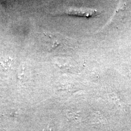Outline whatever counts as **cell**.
Listing matches in <instances>:
<instances>
[{
	"mask_svg": "<svg viewBox=\"0 0 131 131\" xmlns=\"http://www.w3.org/2000/svg\"><path fill=\"white\" fill-rule=\"evenodd\" d=\"M62 12L63 14L68 15L89 18L99 16L102 12L93 8L70 7L66 8Z\"/></svg>",
	"mask_w": 131,
	"mask_h": 131,
	"instance_id": "obj_1",
	"label": "cell"
},
{
	"mask_svg": "<svg viewBox=\"0 0 131 131\" xmlns=\"http://www.w3.org/2000/svg\"><path fill=\"white\" fill-rule=\"evenodd\" d=\"M0 64L5 71L10 70L13 68L14 65V59L10 57L3 58L0 61Z\"/></svg>",
	"mask_w": 131,
	"mask_h": 131,
	"instance_id": "obj_2",
	"label": "cell"
},
{
	"mask_svg": "<svg viewBox=\"0 0 131 131\" xmlns=\"http://www.w3.org/2000/svg\"><path fill=\"white\" fill-rule=\"evenodd\" d=\"M66 116L69 120L73 122H77L80 121L81 118L79 112L72 110L68 111L66 113Z\"/></svg>",
	"mask_w": 131,
	"mask_h": 131,
	"instance_id": "obj_3",
	"label": "cell"
},
{
	"mask_svg": "<svg viewBox=\"0 0 131 131\" xmlns=\"http://www.w3.org/2000/svg\"><path fill=\"white\" fill-rule=\"evenodd\" d=\"M109 98L111 99V101H112L113 102L117 104V105H120V102L118 99L117 98V96L114 93H111L109 95Z\"/></svg>",
	"mask_w": 131,
	"mask_h": 131,
	"instance_id": "obj_4",
	"label": "cell"
},
{
	"mask_svg": "<svg viewBox=\"0 0 131 131\" xmlns=\"http://www.w3.org/2000/svg\"><path fill=\"white\" fill-rule=\"evenodd\" d=\"M41 131H52V129L50 126L48 125L44 127Z\"/></svg>",
	"mask_w": 131,
	"mask_h": 131,
	"instance_id": "obj_5",
	"label": "cell"
}]
</instances>
